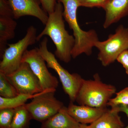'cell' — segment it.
Instances as JSON below:
<instances>
[{
	"label": "cell",
	"mask_w": 128,
	"mask_h": 128,
	"mask_svg": "<svg viewBox=\"0 0 128 128\" xmlns=\"http://www.w3.org/2000/svg\"><path fill=\"white\" fill-rule=\"evenodd\" d=\"M14 112V108L0 109V128H11Z\"/></svg>",
	"instance_id": "cell-19"
},
{
	"label": "cell",
	"mask_w": 128,
	"mask_h": 128,
	"mask_svg": "<svg viewBox=\"0 0 128 128\" xmlns=\"http://www.w3.org/2000/svg\"><path fill=\"white\" fill-rule=\"evenodd\" d=\"M18 94H34L44 91L40 81L28 64L22 62L16 70L6 75Z\"/></svg>",
	"instance_id": "cell-9"
},
{
	"label": "cell",
	"mask_w": 128,
	"mask_h": 128,
	"mask_svg": "<svg viewBox=\"0 0 128 128\" xmlns=\"http://www.w3.org/2000/svg\"><path fill=\"white\" fill-rule=\"evenodd\" d=\"M48 41L46 37L44 38L37 48L38 51L47 63L48 68L53 69L58 74L64 92L68 96L70 102H73L84 79L77 73H69L60 65L55 55L48 50Z\"/></svg>",
	"instance_id": "cell-4"
},
{
	"label": "cell",
	"mask_w": 128,
	"mask_h": 128,
	"mask_svg": "<svg viewBox=\"0 0 128 128\" xmlns=\"http://www.w3.org/2000/svg\"><path fill=\"white\" fill-rule=\"evenodd\" d=\"M0 16L13 18L12 10L8 0H0Z\"/></svg>",
	"instance_id": "cell-22"
},
{
	"label": "cell",
	"mask_w": 128,
	"mask_h": 128,
	"mask_svg": "<svg viewBox=\"0 0 128 128\" xmlns=\"http://www.w3.org/2000/svg\"><path fill=\"white\" fill-rule=\"evenodd\" d=\"M10 128H27L32 119L25 105L16 108Z\"/></svg>",
	"instance_id": "cell-16"
},
{
	"label": "cell",
	"mask_w": 128,
	"mask_h": 128,
	"mask_svg": "<svg viewBox=\"0 0 128 128\" xmlns=\"http://www.w3.org/2000/svg\"><path fill=\"white\" fill-rule=\"evenodd\" d=\"M18 95L16 88L9 81L7 76L0 72V96L5 98L14 97Z\"/></svg>",
	"instance_id": "cell-18"
},
{
	"label": "cell",
	"mask_w": 128,
	"mask_h": 128,
	"mask_svg": "<svg viewBox=\"0 0 128 128\" xmlns=\"http://www.w3.org/2000/svg\"><path fill=\"white\" fill-rule=\"evenodd\" d=\"M45 11L48 14L54 11L57 0H40Z\"/></svg>",
	"instance_id": "cell-23"
},
{
	"label": "cell",
	"mask_w": 128,
	"mask_h": 128,
	"mask_svg": "<svg viewBox=\"0 0 128 128\" xmlns=\"http://www.w3.org/2000/svg\"><path fill=\"white\" fill-rule=\"evenodd\" d=\"M103 9L106 12L103 26L107 28L128 15V0H108Z\"/></svg>",
	"instance_id": "cell-12"
},
{
	"label": "cell",
	"mask_w": 128,
	"mask_h": 128,
	"mask_svg": "<svg viewBox=\"0 0 128 128\" xmlns=\"http://www.w3.org/2000/svg\"><path fill=\"white\" fill-rule=\"evenodd\" d=\"M57 2L63 5L64 18L73 31L75 42L72 52V58H75L83 54L91 55L92 48L98 41V36L95 30L85 31L80 27L77 18V9L80 7L78 0H57Z\"/></svg>",
	"instance_id": "cell-2"
},
{
	"label": "cell",
	"mask_w": 128,
	"mask_h": 128,
	"mask_svg": "<svg viewBox=\"0 0 128 128\" xmlns=\"http://www.w3.org/2000/svg\"><path fill=\"white\" fill-rule=\"evenodd\" d=\"M11 17L0 16V54L2 56L7 42L14 38L17 24Z\"/></svg>",
	"instance_id": "cell-15"
},
{
	"label": "cell",
	"mask_w": 128,
	"mask_h": 128,
	"mask_svg": "<svg viewBox=\"0 0 128 128\" xmlns=\"http://www.w3.org/2000/svg\"><path fill=\"white\" fill-rule=\"evenodd\" d=\"M77 128H87V125L86 124H80V126Z\"/></svg>",
	"instance_id": "cell-26"
},
{
	"label": "cell",
	"mask_w": 128,
	"mask_h": 128,
	"mask_svg": "<svg viewBox=\"0 0 128 128\" xmlns=\"http://www.w3.org/2000/svg\"><path fill=\"white\" fill-rule=\"evenodd\" d=\"M116 60L122 65L128 75V50L121 53L117 58Z\"/></svg>",
	"instance_id": "cell-24"
},
{
	"label": "cell",
	"mask_w": 128,
	"mask_h": 128,
	"mask_svg": "<svg viewBox=\"0 0 128 128\" xmlns=\"http://www.w3.org/2000/svg\"><path fill=\"white\" fill-rule=\"evenodd\" d=\"M118 106L107 109L96 121L87 125L88 128H124V124L119 115Z\"/></svg>",
	"instance_id": "cell-14"
},
{
	"label": "cell",
	"mask_w": 128,
	"mask_h": 128,
	"mask_svg": "<svg viewBox=\"0 0 128 128\" xmlns=\"http://www.w3.org/2000/svg\"><path fill=\"white\" fill-rule=\"evenodd\" d=\"M80 6L103 8L108 0H78Z\"/></svg>",
	"instance_id": "cell-21"
},
{
	"label": "cell",
	"mask_w": 128,
	"mask_h": 128,
	"mask_svg": "<svg viewBox=\"0 0 128 128\" xmlns=\"http://www.w3.org/2000/svg\"><path fill=\"white\" fill-rule=\"evenodd\" d=\"M12 10L13 17L18 19L26 16L36 18L44 25L47 23L48 15L40 7V0H8Z\"/></svg>",
	"instance_id": "cell-10"
},
{
	"label": "cell",
	"mask_w": 128,
	"mask_h": 128,
	"mask_svg": "<svg viewBox=\"0 0 128 128\" xmlns=\"http://www.w3.org/2000/svg\"><path fill=\"white\" fill-rule=\"evenodd\" d=\"M94 47L99 50L98 58L104 66H108L116 60L124 51L128 50V28L122 25L118 27L114 34L104 41L96 42Z\"/></svg>",
	"instance_id": "cell-6"
},
{
	"label": "cell",
	"mask_w": 128,
	"mask_h": 128,
	"mask_svg": "<svg viewBox=\"0 0 128 128\" xmlns=\"http://www.w3.org/2000/svg\"><path fill=\"white\" fill-rule=\"evenodd\" d=\"M37 29L31 26L28 28L25 36L16 43L8 44L2 54L0 62V72L6 75L16 70L22 64V59L29 46L36 43Z\"/></svg>",
	"instance_id": "cell-5"
},
{
	"label": "cell",
	"mask_w": 128,
	"mask_h": 128,
	"mask_svg": "<svg viewBox=\"0 0 128 128\" xmlns=\"http://www.w3.org/2000/svg\"><path fill=\"white\" fill-rule=\"evenodd\" d=\"M106 108L92 107L86 105H75L70 102L67 107L69 114L81 124H92L97 120L106 112Z\"/></svg>",
	"instance_id": "cell-11"
},
{
	"label": "cell",
	"mask_w": 128,
	"mask_h": 128,
	"mask_svg": "<svg viewBox=\"0 0 128 128\" xmlns=\"http://www.w3.org/2000/svg\"><path fill=\"white\" fill-rule=\"evenodd\" d=\"M116 94L115 97L111 98L108 101L107 106H110L111 108L121 105L128 106V87L116 93Z\"/></svg>",
	"instance_id": "cell-20"
},
{
	"label": "cell",
	"mask_w": 128,
	"mask_h": 128,
	"mask_svg": "<svg viewBox=\"0 0 128 128\" xmlns=\"http://www.w3.org/2000/svg\"><path fill=\"white\" fill-rule=\"evenodd\" d=\"M40 93L34 95L18 94L16 96L10 98H5L0 96V109L5 108H15L25 105L28 99L34 98Z\"/></svg>",
	"instance_id": "cell-17"
},
{
	"label": "cell",
	"mask_w": 128,
	"mask_h": 128,
	"mask_svg": "<svg viewBox=\"0 0 128 128\" xmlns=\"http://www.w3.org/2000/svg\"><path fill=\"white\" fill-rule=\"evenodd\" d=\"M118 106L120 112H122L127 115L128 118V105H121ZM124 128H128V125Z\"/></svg>",
	"instance_id": "cell-25"
},
{
	"label": "cell",
	"mask_w": 128,
	"mask_h": 128,
	"mask_svg": "<svg viewBox=\"0 0 128 128\" xmlns=\"http://www.w3.org/2000/svg\"><path fill=\"white\" fill-rule=\"evenodd\" d=\"M81 124L69 114L64 106L57 113L42 122L41 128H77Z\"/></svg>",
	"instance_id": "cell-13"
},
{
	"label": "cell",
	"mask_w": 128,
	"mask_h": 128,
	"mask_svg": "<svg viewBox=\"0 0 128 128\" xmlns=\"http://www.w3.org/2000/svg\"><path fill=\"white\" fill-rule=\"evenodd\" d=\"M56 90H47L40 92L25 106L32 119L41 122L57 113L63 107L62 102L54 97Z\"/></svg>",
	"instance_id": "cell-7"
},
{
	"label": "cell",
	"mask_w": 128,
	"mask_h": 128,
	"mask_svg": "<svg viewBox=\"0 0 128 128\" xmlns=\"http://www.w3.org/2000/svg\"><path fill=\"white\" fill-rule=\"evenodd\" d=\"M22 62L28 64L32 71L39 80L43 90H56L58 85V79L48 70L46 61L40 54L37 48L26 50Z\"/></svg>",
	"instance_id": "cell-8"
},
{
	"label": "cell",
	"mask_w": 128,
	"mask_h": 128,
	"mask_svg": "<svg viewBox=\"0 0 128 128\" xmlns=\"http://www.w3.org/2000/svg\"><path fill=\"white\" fill-rule=\"evenodd\" d=\"M64 6L57 2L54 11L48 14V18L45 27L37 37V41L47 35L51 38L56 48L54 55L60 61L66 63L70 62L72 52L75 40L65 28L63 16Z\"/></svg>",
	"instance_id": "cell-1"
},
{
	"label": "cell",
	"mask_w": 128,
	"mask_h": 128,
	"mask_svg": "<svg viewBox=\"0 0 128 128\" xmlns=\"http://www.w3.org/2000/svg\"><path fill=\"white\" fill-rule=\"evenodd\" d=\"M116 91L114 86L104 83L99 75L96 74L93 80H83L75 101L80 105L106 108Z\"/></svg>",
	"instance_id": "cell-3"
}]
</instances>
